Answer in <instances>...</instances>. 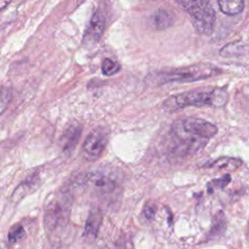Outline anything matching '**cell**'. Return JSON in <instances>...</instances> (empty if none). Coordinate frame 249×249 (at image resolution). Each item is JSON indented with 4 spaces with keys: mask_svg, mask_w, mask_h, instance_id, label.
<instances>
[{
    "mask_svg": "<svg viewBox=\"0 0 249 249\" xmlns=\"http://www.w3.org/2000/svg\"><path fill=\"white\" fill-rule=\"evenodd\" d=\"M217 132V126L203 119L189 117L177 120L171 125V148L179 156L194 155L204 148Z\"/></svg>",
    "mask_w": 249,
    "mask_h": 249,
    "instance_id": "6da1fadb",
    "label": "cell"
},
{
    "mask_svg": "<svg viewBox=\"0 0 249 249\" xmlns=\"http://www.w3.org/2000/svg\"><path fill=\"white\" fill-rule=\"evenodd\" d=\"M221 73V69L211 63H197L190 66L153 72L147 76L149 84L154 86L168 83H191L208 79Z\"/></svg>",
    "mask_w": 249,
    "mask_h": 249,
    "instance_id": "7a4b0ae2",
    "label": "cell"
},
{
    "mask_svg": "<svg viewBox=\"0 0 249 249\" xmlns=\"http://www.w3.org/2000/svg\"><path fill=\"white\" fill-rule=\"evenodd\" d=\"M227 101L228 93L225 89H197L168 97L163 102V108L167 111H176L190 106L222 107Z\"/></svg>",
    "mask_w": 249,
    "mask_h": 249,
    "instance_id": "3957f363",
    "label": "cell"
},
{
    "mask_svg": "<svg viewBox=\"0 0 249 249\" xmlns=\"http://www.w3.org/2000/svg\"><path fill=\"white\" fill-rule=\"evenodd\" d=\"M189 14L196 28L203 34H210L215 24V11L209 0H176Z\"/></svg>",
    "mask_w": 249,
    "mask_h": 249,
    "instance_id": "277c9868",
    "label": "cell"
},
{
    "mask_svg": "<svg viewBox=\"0 0 249 249\" xmlns=\"http://www.w3.org/2000/svg\"><path fill=\"white\" fill-rule=\"evenodd\" d=\"M71 201L70 196L65 193L53 198L45 209L44 223L49 231L62 229L69 220Z\"/></svg>",
    "mask_w": 249,
    "mask_h": 249,
    "instance_id": "5b68a950",
    "label": "cell"
},
{
    "mask_svg": "<svg viewBox=\"0 0 249 249\" xmlns=\"http://www.w3.org/2000/svg\"><path fill=\"white\" fill-rule=\"evenodd\" d=\"M109 140V132L104 127L93 128L86 137L82 146L83 157L89 161H94L100 158Z\"/></svg>",
    "mask_w": 249,
    "mask_h": 249,
    "instance_id": "8992f818",
    "label": "cell"
},
{
    "mask_svg": "<svg viewBox=\"0 0 249 249\" xmlns=\"http://www.w3.org/2000/svg\"><path fill=\"white\" fill-rule=\"evenodd\" d=\"M86 183L93 190L96 196L106 199L115 195L118 190L117 180L113 176L101 171L89 174Z\"/></svg>",
    "mask_w": 249,
    "mask_h": 249,
    "instance_id": "52a82bcc",
    "label": "cell"
},
{
    "mask_svg": "<svg viewBox=\"0 0 249 249\" xmlns=\"http://www.w3.org/2000/svg\"><path fill=\"white\" fill-rule=\"evenodd\" d=\"M104 25H105V19L102 13L100 11H96L91 17L89 24L85 32V36L83 40L84 44L86 46L95 45L102 36Z\"/></svg>",
    "mask_w": 249,
    "mask_h": 249,
    "instance_id": "ba28073f",
    "label": "cell"
},
{
    "mask_svg": "<svg viewBox=\"0 0 249 249\" xmlns=\"http://www.w3.org/2000/svg\"><path fill=\"white\" fill-rule=\"evenodd\" d=\"M82 133V125L79 124H68L61 134L60 146L64 154L70 155L79 142Z\"/></svg>",
    "mask_w": 249,
    "mask_h": 249,
    "instance_id": "9c48e42d",
    "label": "cell"
},
{
    "mask_svg": "<svg viewBox=\"0 0 249 249\" xmlns=\"http://www.w3.org/2000/svg\"><path fill=\"white\" fill-rule=\"evenodd\" d=\"M102 223V212L98 207H92L86 221L83 236L87 241L95 240Z\"/></svg>",
    "mask_w": 249,
    "mask_h": 249,
    "instance_id": "30bf717a",
    "label": "cell"
},
{
    "mask_svg": "<svg viewBox=\"0 0 249 249\" xmlns=\"http://www.w3.org/2000/svg\"><path fill=\"white\" fill-rule=\"evenodd\" d=\"M40 185V178L37 174H32L26 180L21 182L13 192L11 200L14 203L20 201L24 196L33 193Z\"/></svg>",
    "mask_w": 249,
    "mask_h": 249,
    "instance_id": "8fae6325",
    "label": "cell"
},
{
    "mask_svg": "<svg viewBox=\"0 0 249 249\" xmlns=\"http://www.w3.org/2000/svg\"><path fill=\"white\" fill-rule=\"evenodd\" d=\"M220 10L229 16L239 14L244 7V0H217Z\"/></svg>",
    "mask_w": 249,
    "mask_h": 249,
    "instance_id": "7c38bea8",
    "label": "cell"
},
{
    "mask_svg": "<svg viewBox=\"0 0 249 249\" xmlns=\"http://www.w3.org/2000/svg\"><path fill=\"white\" fill-rule=\"evenodd\" d=\"M242 164V160L239 159L234 158H220L215 160L212 162L207 163L206 165L210 168H224V169H230L233 170L235 168H238Z\"/></svg>",
    "mask_w": 249,
    "mask_h": 249,
    "instance_id": "4fadbf2b",
    "label": "cell"
},
{
    "mask_svg": "<svg viewBox=\"0 0 249 249\" xmlns=\"http://www.w3.org/2000/svg\"><path fill=\"white\" fill-rule=\"evenodd\" d=\"M24 236H25V231L20 224H15L13 227H11L8 232V240L10 244H15L22 240Z\"/></svg>",
    "mask_w": 249,
    "mask_h": 249,
    "instance_id": "5bb4252c",
    "label": "cell"
},
{
    "mask_svg": "<svg viewBox=\"0 0 249 249\" xmlns=\"http://www.w3.org/2000/svg\"><path fill=\"white\" fill-rule=\"evenodd\" d=\"M153 23L159 29L165 28L171 23V16L166 11H159L153 17Z\"/></svg>",
    "mask_w": 249,
    "mask_h": 249,
    "instance_id": "9a60e30c",
    "label": "cell"
},
{
    "mask_svg": "<svg viewBox=\"0 0 249 249\" xmlns=\"http://www.w3.org/2000/svg\"><path fill=\"white\" fill-rule=\"evenodd\" d=\"M101 69L104 75L112 76L120 71L121 65L111 58H104L101 64Z\"/></svg>",
    "mask_w": 249,
    "mask_h": 249,
    "instance_id": "2e32d148",
    "label": "cell"
},
{
    "mask_svg": "<svg viewBox=\"0 0 249 249\" xmlns=\"http://www.w3.org/2000/svg\"><path fill=\"white\" fill-rule=\"evenodd\" d=\"M12 99V91L10 89L0 86V116L6 111Z\"/></svg>",
    "mask_w": 249,
    "mask_h": 249,
    "instance_id": "e0dca14e",
    "label": "cell"
},
{
    "mask_svg": "<svg viewBox=\"0 0 249 249\" xmlns=\"http://www.w3.org/2000/svg\"><path fill=\"white\" fill-rule=\"evenodd\" d=\"M231 181V177L229 175H226V176H223L222 178L220 179H216V180H213L211 182H209L208 184V190L209 192H213L214 189H222L224 188L229 182Z\"/></svg>",
    "mask_w": 249,
    "mask_h": 249,
    "instance_id": "ac0fdd59",
    "label": "cell"
},
{
    "mask_svg": "<svg viewBox=\"0 0 249 249\" xmlns=\"http://www.w3.org/2000/svg\"><path fill=\"white\" fill-rule=\"evenodd\" d=\"M155 212H156V207H155V205L147 204V205L144 207L143 216H144L147 220H151V219L154 217Z\"/></svg>",
    "mask_w": 249,
    "mask_h": 249,
    "instance_id": "d6986e66",
    "label": "cell"
},
{
    "mask_svg": "<svg viewBox=\"0 0 249 249\" xmlns=\"http://www.w3.org/2000/svg\"><path fill=\"white\" fill-rule=\"evenodd\" d=\"M11 2L12 0H0V10L5 9Z\"/></svg>",
    "mask_w": 249,
    "mask_h": 249,
    "instance_id": "ffe728a7",
    "label": "cell"
}]
</instances>
